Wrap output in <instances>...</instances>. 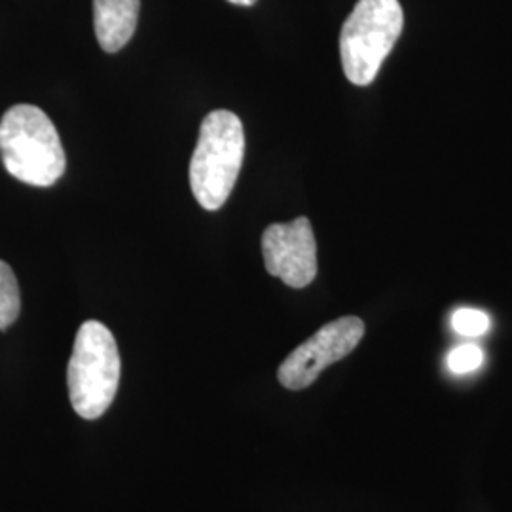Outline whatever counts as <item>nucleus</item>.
I'll list each match as a JSON object with an SVG mask.
<instances>
[{
	"mask_svg": "<svg viewBox=\"0 0 512 512\" xmlns=\"http://www.w3.org/2000/svg\"><path fill=\"white\" fill-rule=\"evenodd\" d=\"M0 156L21 183L54 186L67 169L63 143L48 114L35 105H14L0 120Z\"/></svg>",
	"mask_w": 512,
	"mask_h": 512,
	"instance_id": "obj_1",
	"label": "nucleus"
},
{
	"mask_svg": "<svg viewBox=\"0 0 512 512\" xmlns=\"http://www.w3.org/2000/svg\"><path fill=\"white\" fill-rule=\"evenodd\" d=\"M245 156V131L230 110H213L203 118L198 145L190 160V188L205 211L228 202Z\"/></svg>",
	"mask_w": 512,
	"mask_h": 512,
	"instance_id": "obj_2",
	"label": "nucleus"
},
{
	"mask_svg": "<svg viewBox=\"0 0 512 512\" xmlns=\"http://www.w3.org/2000/svg\"><path fill=\"white\" fill-rule=\"evenodd\" d=\"M120 370V353L112 332L99 321L82 323L67 366L69 397L80 418L97 420L109 410L120 384Z\"/></svg>",
	"mask_w": 512,
	"mask_h": 512,
	"instance_id": "obj_3",
	"label": "nucleus"
},
{
	"mask_svg": "<svg viewBox=\"0 0 512 512\" xmlns=\"http://www.w3.org/2000/svg\"><path fill=\"white\" fill-rule=\"evenodd\" d=\"M404 27L399 0H359L340 33L342 69L351 84L376 80Z\"/></svg>",
	"mask_w": 512,
	"mask_h": 512,
	"instance_id": "obj_4",
	"label": "nucleus"
},
{
	"mask_svg": "<svg viewBox=\"0 0 512 512\" xmlns=\"http://www.w3.org/2000/svg\"><path fill=\"white\" fill-rule=\"evenodd\" d=\"M363 336L365 323L355 315L330 321L281 363L277 370L279 384L291 391L310 387L327 366L346 359Z\"/></svg>",
	"mask_w": 512,
	"mask_h": 512,
	"instance_id": "obj_5",
	"label": "nucleus"
},
{
	"mask_svg": "<svg viewBox=\"0 0 512 512\" xmlns=\"http://www.w3.org/2000/svg\"><path fill=\"white\" fill-rule=\"evenodd\" d=\"M262 256L266 272L293 289L311 285L317 275V243L310 220L270 224L262 234Z\"/></svg>",
	"mask_w": 512,
	"mask_h": 512,
	"instance_id": "obj_6",
	"label": "nucleus"
},
{
	"mask_svg": "<svg viewBox=\"0 0 512 512\" xmlns=\"http://www.w3.org/2000/svg\"><path fill=\"white\" fill-rule=\"evenodd\" d=\"M141 0H93V27L107 54L120 52L135 35Z\"/></svg>",
	"mask_w": 512,
	"mask_h": 512,
	"instance_id": "obj_7",
	"label": "nucleus"
},
{
	"mask_svg": "<svg viewBox=\"0 0 512 512\" xmlns=\"http://www.w3.org/2000/svg\"><path fill=\"white\" fill-rule=\"evenodd\" d=\"M21 311V294L14 270L0 260V330L16 323Z\"/></svg>",
	"mask_w": 512,
	"mask_h": 512,
	"instance_id": "obj_8",
	"label": "nucleus"
},
{
	"mask_svg": "<svg viewBox=\"0 0 512 512\" xmlns=\"http://www.w3.org/2000/svg\"><path fill=\"white\" fill-rule=\"evenodd\" d=\"M452 327L461 336L478 338V336L486 334L488 329H490V317L484 311L463 308V310H458L454 313Z\"/></svg>",
	"mask_w": 512,
	"mask_h": 512,
	"instance_id": "obj_9",
	"label": "nucleus"
},
{
	"mask_svg": "<svg viewBox=\"0 0 512 512\" xmlns=\"http://www.w3.org/2000/svg\"><path fill=\"white\" fill-rule=\"evenodd\" d=\"M484 363V351L475 344H465L454 349L448 357V366L454 374L475 372Z\"/></svg>",
	"mask_w": 512,
	"mask_h": 512,
	"instance_id": "obj_10",
	"label": "nucleus"
},
{
	"mask_svg": "<svg viewBox=\"0 0 512 512\" xmlns=\"http://www.w3.org/2000/svg\"><path fill=\"white\" fill-rule=\"evenodd\" d=\"M228 2H232V4H238V6H253L256 0H228Z\"/></svg>",
	"mask_w": 512,
	"mask_h": 512,
	"instance_id": "obj_11",
	"label": "nucleus"
}]
</instances>
